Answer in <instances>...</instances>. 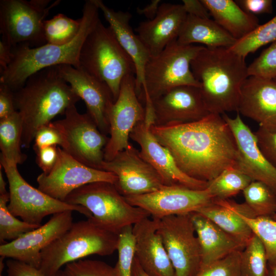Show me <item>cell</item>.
I'll return each instance as SVG.
<instances>
[{"label":"cell","mask_w":276,"mask_h":276,"mask_svg":"<svg viewBox=\"0 0 276 276\" xmlns=\"http://www.w3.org/2000/svg\"><path fill=\"white\" fill-rule=\"evenodd\" d=\"M150 129L188 176L210 181L230 167L237 166L238 150L229 127L220 114L211 113L202 119Z\"/></svg>","instance_id":"cell-1"},{"label":"cell","mask_w":276,"mask_h":276,"mask_svg":"<svg viewBox=\"0 0 276 276\" xmlns=\"http://www.w3.org/2000/svg\"><path fill=\"white\" fill-rule=\"evenodd\" d=\"M152 125L145 120L139 123L131 132L130 139L139 145L141 156L158 173L164 185H179L197 190L205 189L208 182L191 178L180 170L170 151L152 133Z\"/></svg>","instance_id":"cell-18"},{"label":"cell","mask_w":276,"mask_h":276,"mask_svg":"<svg viewBox=\"0 0 276 276\" xmlns=\"http://www.w3.org/2000/svg\"><path fill=\"white\" fill-rule=\"evenodd\" d=\"M160 4V0H152L150 4L143 8H137L136 12L140 15L144 16L148 20L152 19L156 16Z\"/></svg>","instance_id":"cell-50"},{"label":"cell","mask_w":276,"mask_h":276,"mask_svg":"<svg viewBox=\"0 0 276 276\" xmlns=\"http://www.w3.org/2000/svg\"><path fill=\"white\" fill-rule=\"evenodd\" d=\"M213 20L237 40L260 25L258 18L244 11L233 0H201Z\"/></svg>","instance_id":"cell-27"},{"label":"cell","mask_w":276,"mask_h":276,"mask_svg":"<svg viewBox=\"0 0 276 276\" xmlns=\"http://www.w3.org/2000/svg\"><path fill=\"white\" fill-rule=\"evenodd\" d=\"M99 10L93 0L85 1L80 31L68 43L61 45L45 43L36 47L22 43L13 47L12 61L6 69L0 73V82L6 84L15 91L22 87L30 76L45 68L62 64L79 68L82 46L100 20Z\"/></svg>","instance_id":"cell-4"},{"label":"cell","mask_w":276,"mask_h":276,"mask_svg":"<svg viewBox=\"0 0 276 276\" xmlns=\"http://www.w3.org/2000/svg\"><path fill=\"white\" fill-rule=\"evenodd\" d=\"M157 219L146 217L133 225L135 258L149 276H175L162 239L157 232Z\"/></svg>","instance_id":"cell-24"},{"label":"cell","mask_w":276,"mask_h":276,"mask_svg":"<svg viewBox=\"0 0 276 276\" xmlns=\"http://www.w3.org/2000/svg\"><path fill=\"white\" fill-rule=\"evenodd\" d=\"M108 22L119 43L132 60L135 70V87L139 96L144 86L145 69L150 56L130 25L128 12L115 11L101 0H93Z\"/></svg>","instance_id":"cell-25"},{"label":"cell","mask_w":276,"mask_h":276,"mask_svg":"<svg viewBox=\"0 0 276 276\" xmlns=\"http://www.w3.org/2000/svg\"><path fill=\"white\" fill-rule=\"evenodd\" d=\"M56 276H120L114 267L96 260L80 259L64 266Z\"/></svg>","instance_id":"cell-38"},{"label":"cell","mask_w":276,"mask_h":276,"mask_svg":"<svg viewBox=\"0 0 276 276\" xmlns=\"http://www.w3.org/2000/svg\"><path fill=\"white\" fill-rule=\"evenodd\" d=\"M191 215L201 249V268L245 247L243 244L200 213L194 212Z\"/></svg>","instance_id":"cell-26"},{"label":"cell","mask_w":276,"mask_h":276,"mask_svg":"<svg viewBox=\"0 0 276 276\" xmlns=\"http://www.w3.org/2000/svg\"><path fill=\"white\" fill-rule=\"evenodd\" d=\"M238 112L276 132V79L250 76L241 91Z\"/></svg>","instance_id":"cell-22"},{"label":"cell","mask_w":276,"mask_h":276,"mask_svg":"<svg viewBox=\"0 0 276 276\" xmlns=\"http://www.w3.org/2000/svg\"><path fill=\"white\" fill-rule=\"evenodd\" d=\"M119 235L98 225L91 218L73 222L63 234L41 252L39 269L56 276L65 265L88 256H109L117 250Z\"/></svg>","instance_id":"cell-5"},{"label":"cell","mask_w":276,"mask_h":276,"mask_svg":"<svg viewBox=\"0 0 276 276\" xmlns=\"http://www.w3.org/2000/svg\"><path fill=\"white\" fill-rule=\"evenodd\" d=\"M57 150V160L52 170L37 178L38 189L50 196L64 202L72 192L84 185L98 181L116 182L117 177L113 173L88 167L59 146Z\"/></svg>","instance_id":"cell-14"},{"label":"cell","mask_w":276,"mask_h":276,"mask_svg":"<svg viewBox=\"0 0 276 276\" xmlns=\"http://www.w3.org/2000/svg\"><path fill=\"white\" fill-rule=\"evenodd\" d=\"M9 201V192L0 195V242L1 244H4L5 240H14L40 226L30 224L17 219L8 208L7 203Z\"/></svg>","instance_id":"cell-37"},{"label":"cell","mask_w":276,"mask_h":276,"mask_svg":"<svg viewBox=\"0 0 276 276\" xmlns=\"http://www.w3.org/2000/svg\"><path fill=\"white\" fill-rule=\"evenodd\" d=\"M118 260L114 267L120 276H131V269L135 256V238L133 225L123 228L119 234L117 246Z\"/></svg>","instance_id":"cell-39"},{"label":"cell","mask_w":276,"mask_h":276,"mask_svg":"<svg viewBox=\"0 0 276 276\" xmlns=\"http://www.w3.org/2000/svg\"><path fill=\"white\" fill-rule=\"evenodd\" d=\"M60 2L50 0H1L0 33L12 47L28 44L36 47L45 44L43 24L50 10Z\"/></svg>","instance_id":"cell-9"},{"label":"cell","mask_w":276,"mask_h":276,"mask_svg":"<svg viewBox=\"0 0 276 276\" xmlns=\"http://www.w3.org/2000/svg\"><path fill=\"white\" fill-rule=\"evenodd\" d=\"M154 125L165 126L197 121L209 112L199 88L183 85L174 87L152 100Z\"/></svg>","instance_id":"cell-19"},{"label":"cell","mask_w":276,"mask_h":276,"mask_svg":"<svg viewBox=\"0 0 276 276\" xmlns=\"http://www.w3.org/2000/svg\"><path fill=\"white\" fill-rule=\"evenodd\" d=\"M254 133L262 153L276 169V132H270L259 127Z\"/></svg>","instance_id":"cell-43"},{"label":"cell","mask_w":276,"mask_h":276,"mask_svg":"<svg viewBox=\"0 0 276 276\" xmlns=\"http://www.w3.org/2000/svg\"><path fill=\"white\" fill-rule=\"evenodd\" d=\"M9 183L8 208L15 217L30 224L41 225L42 219L50 215L64 211H77L88 218L91 213L85 207L56 199L29 185L19 173L17 165L0 163Z\"/></svg>","instance_id":"cell-10"},{"label":"cell","mask_w":276,"mask_h":276,"mask_svg":"<svg viewBox=\"0 0 276 276\" xmlns=\"http://www.w3.org/2000/svg\"><path fill=\"white\" fill-rule=\"evenodd\" d=\"M64 202L85 207L98 225L118 235L125 227L150 216L144 210L129 204L114 185L108 182L84 185L72 192Z\"/></svg>","instance_id":"cell-8"},{"label":"cell","mask_w":276,"mask_h":276,"mask_svg":"<svg viewBox=\"0 0 276 276\" xmlns=\"http://www.w3.org/2000/svg\"><path fill=\"white\" fill-rule=\"evenodd\" d=\"M244 58L228 48L203 47L191 63L210 113L238 111L242 87L248 77Z\"/></svg>","instance_id":"cell-3"},{"label":"cell","mask_w":276,"mask_h":276,"mask_svg":"<svg viewBox=\"0 0 276 276\" xmlns=\"http://www.w3.org/2000/svg\"><path fill=\"white\" fill-rule=\"evenodd\" d=\"M251 181L236 167H230L208 181L206 189L214 199H227L243 191Z\"/></svg>","instance_id":"cell-31"},{"label":"cell","mask_w":276,"mask_h":276,"mask_svg":"<svg viewBox=\"0 0 276 276\" xmlns=\"http://www.w3.org/2000/svg\"><path fill=\"white\" fill-rule=\"evenodd\" d=\"M182 3L188 15L201 18H210V14L201 0H183Z\"/></svg>","instance_id":"cell-48"},{"label":"cell","mask_w":276,"mask_h":276,"mask_svg":"<svg viewBox=\"0 0 276 276\" xmlns=\"http://www.w3.org/2000/svg\"><path fill=\"white\" fill-rule=\"evenodd\" d=\"M157 232L175 276H195L201 268V253L191 213L158 220Z\"/></svg>","instance_id":"cell-11"},{"label":"cell","mask_w":276,"mask_h":276,"mask_svg":"<svg viewBox=\"0 0 276 276\" xmlns=\"http://www.w3.org/2000/svg\"><path fill=\"white\" fill-rule=\"evenodd\" d=\"M13 47L7 41L0 39V73L6 69L13 57Z\"/></svg>","instance_id":"cell-49"},{"label":"cell","mask_w":276,"mask_h":276,"mask_svg":"<svg viewBox=\"0 0 276 276\" xmlns=\"http://www.w3.org/2000/svg\"><path fill=\"white\" fill-rule=\"evenodd\" d=\"M271 218L276 220V213L274 215H273L272 217H271Z\"/></svg>","instance_id":"cell-54"},{"label":"cell","mask_w":276,"mask_h":276,"mask_svg":"<svg viewBox=\"0 0 276 276\" xmlns=\"http://www.w3.org/2000/svg\"><path fill=\"white\" fill-rule=\"evenodd\" d=\"M73 211L55 214L45 224L0 246V256L39 268L41 251L73 224Z\"/></svg>","instance_id":"cell-17"},{"label":"cell","mask_w":276,"mask_h":276,"mask_svg":"<svg viewBox=\"0 0 276 276\" xmlns=\"http://www.w3.org/2000/svg\"><path fill=\"white\" fill-rule=\"evenodd\" d=\"M241 251H236L223 258L201 267L195 276H240V260Z\"/></svg>","instance_id":"cell-40"},{"label":"cell","mask_w":276,"mask_h":276,"mask_svg":"<svg viewBox=\"0 0 276 276\" xmlns=\"http://www.w3.org/2000/svg\"><path fill=\"white\" fill-rule=\"evenodd\" d=\"M57 68L61 77L85 102L87 113L100 131L105 135L109 133L107 112L114 100L108 85L81 68L68 64L57 65Z\"/></svg>","instance_id":"cell-20"},{"label":"cell","mask_w":276,"mask_h":276,"mask_svg":"<svg viewBox=\"0 0 276 276\" xmlns=\"http://www.w3.org/2000/svg\"><path fill=\"white\" fill-rule=\"evenodd\" d=\"M236 2L246 12L255 16L271 14L273 11L271 0H238Z\"/></svg>","instance_id":"cell-46"},{"label":"cell","mask_w":276,"mask_h":276,"mask_svg":"<svg viewBox=\"0 0 276 276\" xmlns=\"http://www.w3.org/2000/svg\"><path fill=\"white\" fill-rule=\"evenodd\" d=\"M242 219L247 223L262 243L268 266H276V220L270 217H247L236 209Z\"/></svg>","instance_id":"cell-36"},{"label":"cell","mask_w":276,"mask_h":276,"mask_svg":"<svg viewBox=\"0 0 276 276\" xmlns=\"http://www.w3.org/2000/svg\"><path fill=\"white\" fill-rule=\"evenodd\" d=\"M125 198L131 205L144 210L152 218L157 220L196 212L214 201L206 189L197 190L179 185L165 186L152 193Z\"/></svg>","instance_id":"cell-16"},{"label":"cell","mask_w":276,"mask_h":276,"mask_svg":"<svg viewBox=\"0 0 276 276\" xmlns=\"http://www.w3.org/2000/svg\"><path fill=\"white\" fill-rule=\"evenodd\" d=\"M57 147L49 146L35 151L37 164L43 173L48 174L55 165L58 157Z\"/></svg>","instance_id":"cell-44"},{"label":"cell","mask_w":276,"mask_h":276,"mask_svg":"<svg viewBox=\"0 0 276 276\" xmlns=\"http://www.w3.org/2000/svg\"><path fill=\"white\" fill-rule=\"evenodd\" d=\"M82 18H71L58 13L43 24V34L45 43L61 45L72 41L78 34Z\"/></svg>","instance_id":"cell-32"},{"label":"cell","mask_w":276,"mask_h":276,"mask_svg":"<svg viewBox=\"0 0 276 276\" xmlns=\"http://www.w3.org/2000/svg\"><path fill=\"white\" fill-rule=\"evenodd\" d=\"M0 276H3V275H2V274H0Z\"/></svg>","instance_id":"cell-55"},{"label":"cell","mask_w":276,"mask_h":276,"mask_svg":"<svg viewBox=\"0 0 276 276\" xmlns=\"http://www.w3.org/2000/svg\"><path fill=\"white\" fill-rule=\"evenodd\" d=\"M276 41V15L267 22L259 25L245 37L238 40L230 48L244 58L259 48Z\"/></svg>","instance_id":"cell-35"},{"label":"cell","mask_w":276,"mask_h":276,"mask_svg":"<svg viewBox=\"0 0 276 276\" xmlns=\"http://www.w3.org/2000/svg\"><path fill=\"white\" fill-rule=\"evenodd\" d=\"M21 135V120L17 111L0 119L1 163L17 166L25 160L26 156L20 149Z\"/></svg>","instance_id":"cell-30"},{"label":"cell","mask_w":276,"mask_h":276,"mask_svg":"<svg viewBox=\"0 0 276 276\" xmlns=\"http://www.w3.org/2000/svg\"><path fill=\"white\" fill-rule=\"evenodd\" d=\"M203 46L184 45L173 41L154 56L145 67L144 86L139 99L145 108L152 100L174 87L189 85L199 87L191 69V63Z\"/></svg>","instance_id":"cell-7"},{"label":"cell","mask_w":276,"mask_h":276,"mask_svg":"<svg viewBox=\"0 0 276 276\" xmlns=\"http://www.w3.org/2000/svg\"><path fill=\"white\" fill-rule=\"evenodd\" d=\"M64 114L63 119L54 122L65 136L64 150L79 162L101 170L109 137L100 131L88 113H80L76 105L67 108Z\"/></svg>","instance_id":"cell-12"},{"label":"cell","mask_w":276,"mask_h":276,"mask_svg":"<svg viewBox=\"0 0 276 276\" xmlns=\"http://www.w3.org/2000/svg\"><path fill=\"white\" fill-rule=\"evenodd\" d=\"M242 192L254 218L271 217L276 213V194L265 183L252 181Z\"/></svg>","instance_id":"cell-33"},{"label":"cell","mask_w":276,"mask_h":276,"mask_svg":"<svg viewBox=\"0 0 276 276\" xmlns=\"http://www.w3.org/2000/svg\"><path fill=\"white\" fill-rule=\"evenodd\" d=\"M14 100L22 123L21 146L29 148L40 128L56 116L64 114L80 98L55 66L30 76L22 87L14 91Z\"/></svg>","instance_id":"cell-2"},{"label":"cell","mask_w":276,"mask_h":276,"mask_svg":"<svg viewBox=\"0 0 276 276\" xmlns=\"http://www.w3.org/2000/svg\"><path fill=\"white\" fill-rule=\"evenodd\" d=\"M8 276H48L39 268L13 259L6 262Z\"/></svg>","instance_id":"cell-45"},{"label":"cell","mask_w":276,"mask_h":276,"mask_svg":"<svg viewBox=\"0 0 276 276\" xmlns=\"http://www.w3.org/2000/svg\"><path fill=\"white\" fill-rule=\"evenodd\" d=\"M240 272V276H269L264 246L254 234L241 252Z\"/></svg>","instance_id":"cell-34"},{"label":"cell","mask_w":276,"mask_h":276,"mask_svg":"<svg viewBox=\"0 0 276 276\" xmlns=\"http://www.w3.org/2000/svg\"><path fill=\"white\" fill-rule=\"evenodd\" d=\"M79 61V68L108 85L114 101L124 78L135 74L132 60L101 20L84 41Z\"/></svg>","instance_id":"cell-6"},{"label":"cell","mask_w":276,"mask_h":276,"mask_svg":"<svg viewBox=\"0 0 276 276\" xmlns=\"http://www.w3.org/2000/svg\"><path fill=\"white\" fill-rule=\"evenodd\" d=\"M222 117L229 127L236 142V168L252 181L265 183L276 194V169L262 153L254 132L243 121L238 112L234 118L225 113L222 114Z\"/></svg>","instance_id":"cell-21"},{"label":"cell","mask_w":276,"mask_h":276,"mask_svg":"<svg viewBox=\"0 0 276 276\" xmlns=\"http://www.w3.org/2000/svg\"><path fill=\"white\" fill-rule=\"evenodd\" d=\"M131 276H149L141 266L135 256L132 266Z\"/></svg>","instance_id":"cell-51"},{"label":"cell","mask_w":276,"mask_h":276,"mask_svg":"<svg viewBox=\"0 0 276 276\" xmlns=\"http://www.w3.org/2000/svg\"><path fill=\"white\" fill-rule=\"evenodd\" d=\"M101 170L116 175L114 186L124 197L152 193L165 186L158 173L131 144L112 159L104 160Z\"/></svg>","instance_id":"cell-15"},{"label":"cell","mask_w":276,"mask_h":276,"mask_svg":"<svg viewBox=\"0 0 276 276\" xmlns=\"http://www.w3.org/2000/svg\"><path fill=\"white\" fill-rule=\"evenodd\" d=\"M145 108L136 91L134 75L123 79L116 100L110 106L107 117L110 137L104 149V159L109 161L128 148L130 134L135 126L145 121Z\"/></svg>","instance_id":"cell-13"},{"label":"cell","mask_w":276,"mask_h":276,"mask_svg":"<svg viewBox=\"0 0 276 276\" xmlns=\"http://www.w3.org/2000/svg\"><path fill=\"white\" fill-rule=\"evenodd\" d=\"M177 41L184 45L198 43L207 48L229 49L237 40L214 20L188 15Z\"/></svg>","instance_id":"cell-28"},{"label":"cell","mask_w":276,"mask_h":276,"mask_svg":"<svg viewBox=\"0 0 276 276\" xmlns=\"http://www.w3.org/2000/svg\"><path fill=\"white\" fill-rule=\"evenodd\" d=\"M34 151L49 146H59L65 150L66 142L61 129L54 122H51L40 128L34 137Z\"/></svg>","instance_id":"cell-42"},{"label":"cell","mask_w":276,"mask_h":276,"mask_svg":"<svg viewBox=\"0 0 276 276\" xmlns=\"http://www.w3.org/2000/svg\"><path fill=\"white\" fill-rule=\"evenodd\" d=\"M268 275L276 276V266H268Z\"/></svg>","instance_id":"cell-53"},{"label":"cell","mask_w":276,"mask_h":276,"mask_svg":"<svg viewBox=\"0 0 276 276\" xmlns=\"http://www.w3.org/2000/svg\"><path fill=\"white\" fill-rule=\"evenodd\" d=\"M15 111L14 91L6 84L0 82V119L6 118Z\"/></svg>","instance_id":"cell-47"},{"label":"cell","mask_w":276,"mask_h":276,"mask_svg":"<svg viewBox=\"0 0 276 276\" xmlns=\"http://www.w3.org/2000/svg\"><path fill=\"white\" fill-rule=\"evenodd\" d=\"M6 186V183L3 177L2 166L0 165V195L8 193Z\"/></svg>","instance_id":"cell-52"},{"label":"cell","mask_w":276,"mask_h":276,"mask_svg":"<svg viewBox=\"0 0 276 276\" xmlns=\"http://www.w3.org/2000/svg\"><path fill=\"white\" fill-rule=\"evenodd\" d=\"M248 76L276 79V41L265 49L248 66Z\"/></svg>","instance_id":"cell-41"},{"label":"cell","mask_w":276,"mask_h":276,"mask_svg":"<svg viewBox=\"0 0 276 276\" xmlns=\"http://www.w3.org/2000/svg\"><path fill=\"white\" fill-rule=\"evenodd\" d=\"M187 15L182 5L163 3L153 19L139 24L135 31L150 57L177 39Z\"/></svg>","instance_id":"cell-23"},{"label":"cell","mask_w":276,"mask_h":276,"mask_svg":"<svg viewBox=\"0 0 276 276\" xmlns=\"http://www.w3.org/2000/svg\"><path fill=\"white\" fill-rule=\"evenodd\" d=\"M196 212L209 219L245 246L254 234L235 208L233 201L228 199H214Z\"/></svg>","instance_id":"cell-29"}]
</instances>
